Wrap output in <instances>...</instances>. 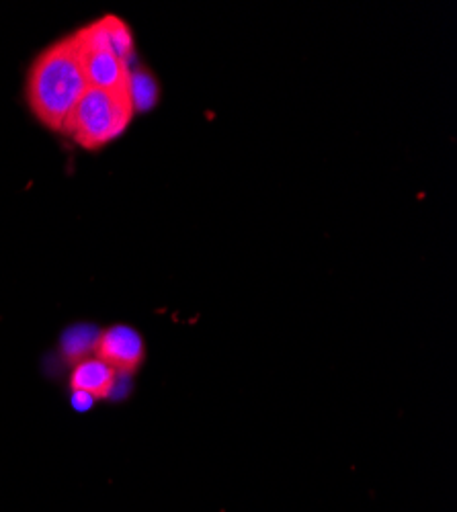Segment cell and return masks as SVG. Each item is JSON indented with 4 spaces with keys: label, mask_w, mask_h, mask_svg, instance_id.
Listing matches in <instances>:
<instances>
[{
    "label": "cell",
    "mask_w": 457,
    "mask_h": 512,
    "mask_svg": "<svg viewBox=\"0 0 457 512\" xmlns=\"http://www.w3.org/2000/svg\"><path fill=\"white\" fill-rule=\"evenodd\" d=\"M87 91L85 64L74 33L56 41L31 64L25 89L29 109L37 121L54 132H64L72 111Z\"/></svg>",
    "instance_id": "obj_1"
},
{
    "label": "cell",
    "mask_w": 457,
    "mask_h": 512,
    "mask_svg": "<svg viewBox=\"0 0 457 512\" xmlns=\"http://www.w3.org/2000/svg\"><path fill=\"white\" fill-rule=\"evenodd\" d=\"M134 115L130 93L89 89L72 111L64 134L85 150H99L126 132Z\"/></svg>",
    "instance_id": "obj_2"
},
{
    "label": "cell",
    "mask_w": 457,
    "mask_h": 512,
    "mask_svg": "<svg viewBox=\"0 0 457 512\" xmlns=\"http://www.w3.org/2000/svg\"><path fill=\"white\" fill-rule=\"evenodd\" d=\"M144 355V340L138 330L117 324L99 332L95 357H99L103 363L115 369L117 375L134 373L142 365Z\"/></svg>",
    "instance_id": "obj_3"
},
{
    "label": "cell",
    "mask_w": 457,
    "mask_h": 512,
    "mask_svg": "<svg viewBox=\"0 0 457 512\" xmlns=\"http://www.w3.org/2000/svg\"><path fill=\"white\" fill-rule=\"evenodd\" d=\"M76 39L82 50L93 52V50H105V52H113L119 58L128 60L134 54V35L132 29L128 27V23H123L121 19L107 15L87 27L78 29Z\"/></svg>",
    "instance_id": "obj_4"
},
{
    "label": "cell",
    "mask_w": 457,
    "mask_h": 512,
    "mask_svg": "<svg viewBox=\"0 0 457 512\" xmlns=\"http://www.w3.org/2000/svg\"><path fill=\"white\" fill-rule=\"evenodd\" d=\"M80 52L82 64H85L89 89H101L107 93H130L132 68L128 60L105 50L87 52L80 48Z\"/></svg>",
    "instance_id": "obj_5"
},
{
    "label": "cell",
    "mask_w": 457,
    "mask_h": 512,
    "mask_svg": "<svg viewBox=\"0 0 457 512\" xmlns=\"http://www.w3.org/2000/svg\"><path fill=\"white\" fill-rule=\"evenodd\" d=\"M117 383V371L103 363L99 357H87L74 363L70 373V388L72 392L89 394L95 400H103L111 396Z\"/></svg>",
    "instance_id": "obj_6"
},
{
    "label": "cell",
    "mask_w": 457,
    "mask_h": 512,
    "mask_svg": "<svg viewBox=\"0 0 457 512\" xmlns=\"http://www.w3.org/2000/svg\"><path fill=\"white\" fill-rule=\"evenodd\" d=\"M99 332L101 330H97L89 324H80V326L66 330V334L62 336V355L72 365L82 359H87V357H93Z\"/></svg>",
    "instance_id": "obj_7"
},
{
    "label": "cell",
    "mask_w": 457,
    "mask_h": 512,
    "mask_svg": "<svg viewBox=\"0 0 457 512\" xmlns=\"http://www.w3.org/2000/svg\"><path fill=\"white\" fill-rule=\"evenodd\" d=\"M130 97H132L136 113L154 107V103L158 99V87H156L154 78L148 72H134L132 70Z\"/></svg>",
    "instance_id": "obj_8"
},
{
    "label": "cell",
    "mask_w": 457,
    "mask_h": 512,
    "mask_svg": "<svg viewBox=\"0 0 457 512\" xmlns=\"http://www.w3.org/2000/svg\"><path fill=\"white\" fill-rule=\"evenodd\" d=\"M95 404V398H91L89 394H82V392H72V406L78 412H85L91 410V406Z\"/></svg>",
    "instance_id": "obj_9"
}]
</instances>
